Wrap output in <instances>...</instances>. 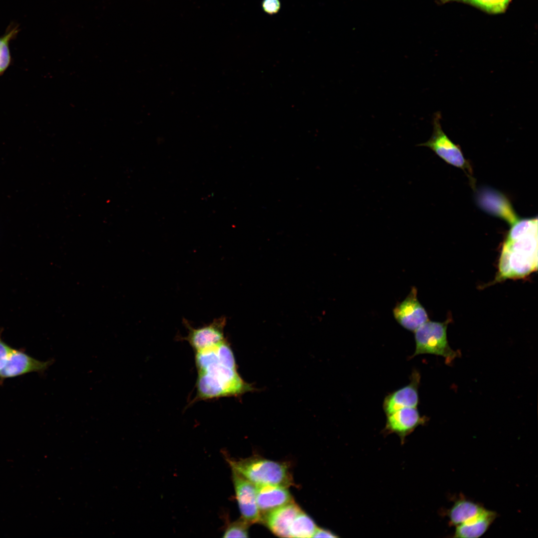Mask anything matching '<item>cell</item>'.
Listing matches in <instances>:
<instances>
[{"label":"cell","instance_id":"cell-4","mask_svg":"<svg viewBox=\"0 0 538 538\" xmlns=\"http://www.w3.org/2000/svg\"><path fill=\"white\" fill-rule=\"evenodd\" d=\"M447 324V321L428 320L419 327L414 332L415 349L413 356L425 354L441 356L448 364L460 355L459 351L453 350L448 344Z\"/></svg>","mask_w":538,"mask_h":538},{"label":"cell","instance_id":"cell-9","mask_svg":"<svg viewBox=\"0 0 538 538\" xmlns=\"http://www.w3.org/2000/svg\"><path fill=\"white\" fill-rule=\"evenodd\" d=\"M427 420L426 416L420 414L416 407H404L387 415L383 430L385 434H397L403 444L406 437L417 427L426 423Z\"/></svg>","mask_w":538,"mask_h":538},{"label":"cell","instance_id":"cell-11","mask_svg":"<svg viewBox=\"0 0 538 538\" xmlns=\"http://www.w3.org/2000/svg\"><path fill=\"white\" fill-rule=\"evenodd\" d=\"M420 380L419 372L414 370L408 385L386 396L383 404L386 415L404 407H416L419 403L418 389Z\"/></svg>","mask_w":538,"mask_h":538},{"label":"cell","instance_id":"cell-12","mask_svg":"<svg viewBox=\"0 0 538 538\" xmlns=\"http://www.w3.org/2000/svg\"><path fill=\"white\" fill-rule=\"evenodd\" d=\"M301 510L297 505L292 502L264 515L261 522L275 535L289 538V528Z\"/></svg>","mask_w":538,"mask_h":538},{"label":"cell","instance_id":"cell-5","mask_svg":"<svg viewBox=\"0 0 538 538\" xmlns=\"http://www.w3.org/2000/svg\"><path fill=\"white\" fill-rule=\"evenodd\" d=\"M441 119L440 112H436L432 119L433 132L430 138L418 146L428 147L447 163L462 169L473 188L475 182L471 166L465 158L459 145L453 142L443 131Z\"/></svg>","mask_w":538,"mask_h":538},{"label":"cell","instance_id":"cell-7","mask_svg":"<svg viewBox=\"0 0 538 538\" xmlns=\"http://www.w3.org/2000/svg\"><path fill=\"white\" fill-rule=\"evenodd\" d=\"M184 323L188 332L183 339L195 352L214 346L225 339L224 331L226 318L224 316L214 319L212 322L197 328L192 327L185 319Z\"/></svg>","mask_w":538,"mask_h":538},{"label":"cell","instance_id":"cell-19","mask_svg":"<svg viewBox=\"0 0 538 538\" xmlns=\"http://www.w3.org/2000/svg\"><path fill=\"white\" fill-rule=\"evenodd\" d=\"M250 525L242 518L229 523L223 533V538H247Z\"/></svg>","mask_w":538,"mask_h":538},{"label":"cell","instance_id":"cell-8","mask_svg":"<svg viewBox=\"0 0 538 538\" xmlns=\"http://www.w3.org/2000/svg\"><path fill=\"white\" fill-rule=\"evenodd\" d=\"M397 321L404 328L414 332L429 320L427 313L418 301L417 289L412 287L406 298L398 303L393 310Z\"/></svg>","mask_w":538,"mask_h":538},{"label":"cell","instance_id":"cell-20","mask_svg":"<svg viewBox=\"0 0 538 538\" xmlns=\"http://www.w3.org/2000/svg\"><path fill=\"white\" fill-rule=\"evenodd\" d=\"M13 350L14 348L2 340L0 331V383L3 382V374L9 363Z\"/></svg>","mask_w":538,"mask_h":538},{"label":"cell","instance_id":"cell-21","mask_svg":"<svg viewBox=\"0 0 538 538\" xmlns=\"http://www.w3.org/2000/svg\"><path fill=\"white\" fill-rule=\"evenodd\" d=\"M262 7L266 13L273 15L277 13L281 7L280 0H263Z\"/></svg>","mask_w":538,"mask_h":538},{"label":"cell","instance_id":"cell-3","mask_svg":"<svg viewBox=\"0 0 538 538\" xmlns=\"http://www.w3.org/2000/svg\"><path fill=\"white\" fill-rule=\"evenodd\" d=\"M227 458L232 470L255 485L270 484L287 487L293 484L291 473L286 463L257 455L238 460Z\"/></svg>","mask_w":538,"mask_h":538},{"label":"cell","instance_id":"cell-15","mask_svg":"<svg viewBox=\"0 0 538 538\" xmlns=\"http://www.w3.org/2000/svg\"><path fill=\"white\" fill-rule=\"evenodd\" d=\"M485 510L479 504L462 498L454 503L447 514L450 526H457L474 518Z\"/></svg>","mask_w":538,"mask_h":538},{"label":"cell","instance_id":"cell-16","mask_svg":"<svg viewBox=\"0 0 538 538\" xmlns=\"http://www.w3.org/2000/svg\"><path fill=\"white\" fill-rule=\"evenodd\" d=\"M316 528L313 520L301 510L289 528V538H312Z\"/></svg>","mask_w":538,"mask_h":538},{"label":"cell","instance_id":"cell-1","mask_svg":"<svg viewBox=\"0 0 538 538\" xmlns=\"http://www.w3.org/2000/svg\"><path fill=\"white\" fill-rule=\"evenodd\" d=\"M195 361L198 376L194 400L238 396L252 390L238 373L233 352L226 339L195 352Z\"/></svg>","mask_w":538,"mask_h":538},{"label":"cell","instance_id":"cell-14","mask_svg":"<svg viewBox=\"0 0 538 538\" xmlns=\"http://www.w3.org/2000/svg\"><path fill=\"white\" fill-rule=\"evenodd\" d=\"M497 517L495 512L485 509L474 518L456 526L453 537L479 538L486 532Z\"/></svg>","mask_w":538,"mask_h":538},{"label":"cell","instance_id":"cell-6","mask_svg":"<svg viewBox=\"0 0 538 538\" xmlns=\"http://www.w3.org/2000/svg\"><path fill=\"white\" fill-rule=\"evenodd\" d=\"M232 478L242 518L250 525L261 522L256 499V486L232 470Z\"/></svg>","mask_w":538,"mask_h":538},{"label":"cell","instance_id":"cell-18","mask_svg":"<svg viewBox=\"0 0 538 538\" xmlns=\"http://www.w3.org/2000/svg\"><path fill=\"white\" fill-rule=\"evenodd\" d=\"M17 32V28L14 27L0 37V75L6 70L10 63L9 43Z\"/></svg>","mask_w":538,"mask_h":538},{"label":"cell","instance_id":"cell-10","mask_svg":"<svg viewBox=\"0 0 538 538\" xmlns=\"http://www.w3.org/2000/svg\"><path fill=\"white\" fill-rule=\"evenodd\" d=\"M477 202L483 210L505 220L511 226L520 220L507 197L494 189L481 188L477 194Z\"/></svg>","mask_w":538,"mask_h":538},{"label":"cell","instance_id":"cell-13","mask_svg":"<svg viewBox=\"0 0 538 538\" xmlns=\"http://www.w3.org/2000/svg\"><path fill=\"white\" fill-rule=\"evenodd\" d=\"M256 486L257 503L262 517L292 502L291 495L286 487L270 484Z\"/></svg>","mask_w":538,"mask_h":538},{"label":"cell","instance_id":"cell-17","mask_svg":"<svg viewBox=\"0 0 538 538\" xmlns=\"http://www.w3.org/2000/svg\"><path fill=\"white\" fill-rule=\"evenodd\" d=\"M512 0H438L441 3L456 1L470 4L486 12L499 14L505 11Z\"/></svg>","mask_w":538,"mask_h":538},{"label":"cell","instance_id":"cell-2","mask_svg":"<svg viewBox=\"0 0 538 538\" xmlns=\"http://www.w3.org/2000/svg\"><path fill=\"white\" fill-rule=\"evenodd\" d=\"M538 247L537 217L512 225L503 245L498 279L521 278L537 270Z\"/></svg>","mask_w":538,"mask_h":538},{"label":"cell","instance_id":"cell-22","mask_svg":"<svg viewBox=\"0 0 538 538\" xmlns=\"http://www.w3.org/2000/svg\"><path fill=\"white\" fill-rule=\"evenodd\" d=\"M338 536L336 535L334 533L331 531L324 529L323 528H316L312 538H337Z\"/></svg>","mask_w":538,"mask_h":538}]
</instances>
